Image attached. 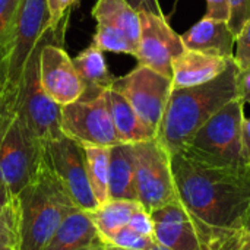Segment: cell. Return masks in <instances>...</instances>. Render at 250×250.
<instances>
[{
	"label": "cell",
	"instance_id": "cell-1",
	"mask_svg": "<svg viewBox=\"0 0 250 250\" xmlns=\"http://www.w3.org/2000/svg\"><path fill=\"white\" fill-rule=\"evenodd\" d=\"M170 155L180 202L208 226L240 229L250 204V168L214 167L183 152Z\"/></svg>",
	"mask_w": 250,
	"mask_h": 250
},
{
	"label": "cell",
	"instance_id": "cell-2",
	"mask_svg": "<svg viewBox=\"0 0 250 250\" xmlns=\"http://www.w3.org/2000/svg\"><path fill=\"white\" fill-rule=\"evenodd\" d=\"M237 97V66L231 60L215 79L171 91L155 139L170 154L180 152L217 111Z\"/></svg>",
	"mask_w": 250,
	"mask_h": 250
},
{
	"label": "cell",
	"instance_id": "cell-3",
	"mask_svg": "<svg viewBox=\"0 0 250 250\" xmlns=\"http://www.w3.org/2000/svg\"><path fill=\"white\" fill-rule=\"evenodd\" d=\"M15 208L16 250H44L66 215L78 207L44 158L37 177L19 193Z\"/></svg>",
	"mask_w": 250,
	"mask_h": 250
},
{
	"label": "cell",
	"instance_id": "cell-4",
	"mask_svg": "<svg viewBox=\"0 0 250 250\" xmlns=\"http://www.w3.org/2000/svg\"><path fill=\"white\" fill-rule=\"evenodd\" d=\"M243 122L245 101L237 97L217 111L180 152L214 167L246 168L242 163Z\"/></svg>",
	"mask_w": 250,
	"mask_h": 250
},
{
	"label": "cell",
	"instance_id": "cell-5",
	"mask_svg": "<svg viewBox=\"0 0 250 250\" xmlns=\"http://www.w3.org/2000/svg\"><path fill=\"white\" fill-rule=\"evenodd\" d=\"M47 37L48 28L28 57L18 85L15 108L16 116L42 144L64 135L62 129V105L48 97L40 79V54Z\"/></svg>",
	"mask_w": 250,
	"mask_h": 250
},
{
	"label": "cell",
	"instance_id": "cell-6",
	"mask_svg": "<svg viewBox=\"0 0 250 250\" xmlns=\"http://www.w3.org/2000/svg\"><path fill=\"white\" fill-rule=\"evenodd\" d=\"M44 160V144L16 116L0 141V177L15 204L19 193L37 177Z\"/></svg>",
	"mask_w": 250,
	"mask_h": 250
},
{
	"label": "cell",
	"instance_id": "cell-7",
	"mask_svg": "<svg viewBox=\"0 0 250 250\" xmlns=\"http://www.w3.org/2000/svg\"><path fill=\"white\" fill-rule=\"evenodd\" d=\"M138 202L149 212L179 199L170 152L154 138L133 144Z\"/></svg>",
	"mask_w": 250,
	"mask_h": 250
},
{
	"label": "cell",
	"instance_id": "cell-8",
	"mask_svg": "<svg viewBox=\"0 0 250 250\" xmlns=\"http://www.w3.org/2000/svg\"><path fill=\"white\" fill-rule=\"evenodd\" d=\"M154 239L171 250H214L220 227L208 226L195 217L180 199L151 212Z\"/></svg>",
	"mask_w": 250,
	"mask_h": 250
},
{
	"label": "cell",
	"instance_id": "cell-9",
	"mask_svg": "<svg viewBox=\"0 0 250 250\" xmlns=\"http://www.w3.org/2000/svg\"><path fill=\"white\" fill-rule=\"evenodd\" d=\"M67 19L59 26H48V37L40 54V79L44 91L60 105L82 98L85 85L73 64V59L63 48Z\"/></svg>",
	"mask_w": 250,
	"mask_h": 250
},
{
	"label": "cell",
	"instance_id": "cell-10",
	"mask_svg": "<svg viewBox=\"0 0 250 250\" xmlns=\"http://www.w3.org/2000/svg\"><path fill=\"white\" fill-rule=\"evenodd\" d=\"M111 88L126 97L144 125L157 136V130L173 91L171 78L164 76L151 67L138 64L127 75L116 78Z\"/></svg>",
	"mask_w": 250,
	"mask_h": 250
},
{
	"label": "cell",
	"instance_id": "cell-11",
	"mask_svg": "<svg viewBox=\"0 0 250 250\" xmlns=\"http://www.w3.org/2000/svg\"><path fill=\"white\" fill-rule=\"evenodd\" d=\"M104 92L62 105V129L66 136L81 145L114 146L120 144Z\"/></svg>",
	"mask_w": 250,
	"mask_h": 250
},
{
	"label": "cell",
	"instance_id": "cell-12",
	"mask_svg": "<svg viewBox=\"0 0 250 250\" xmlns=\"http://www.w3.org/2000/svg\"><path fill=\"white\" fill-rule=\"evenodd\" d=\"M44 158L78 208L94 211L98 207L88 179L85 151L79 142L66 135L48 141L44 144Z\"/></svg>",
	"mask_w": 250,
	"mask_h": 250
},
{
	"label": "cell",
	"instance_id": "cell-13",
	"mask_svg": "<svg viewBox=\"0 0 250 250\" xmlns=\"http://www.w3.org/2000/svg\"><path fill=\"white\" fill-rule=\"evenodd\" d=\"M139 18L141 41L135 56L138 64L173 78V62L186 50L182 35L170 26L164 16L141 12Z\"/></svg>",
	"mask_w": 250,
	"mask_h": 250
},
{
	"label": "cell",
	"instance_id": "cell-14",
	"mask_svg": "<svg viewBox=\"0 0 250 250\" xmlns=\"http://www.w3.org/2000/svg\"><path fill=\"white\" fill-rule=\"evenodd\" d=\"M47 0H21L13 31L12 53L6 70V82L16 86L21 82L29 54L48 28Z\"/></svg>",
	"mask_w": 250,
	"mask_h": 250
},
{
	"label": "cell",
	"instance_id": "cell-15",
	"mask_svg": "<svg viewBox=\"0 0 250 250\" xmlns=\"http://www.w3.org/2000/svg\"><path fill=\"white\" fill-rule=\"evenodd\" d=\"M185 47L208 56L233 59L236 37L229 28L227 21L204 18L182 35Z\"/></svg>",
	"mask_w": 250,
	"mask_h": 250
},
{
	"label": "cell",
	"instance_id": "cell-16",
	"mask_svg": "<svg viewBox=\"0 0 250 250\" xmlns=\"http://www.w3.org/2000/svg\"><path fill=\"white\" fill-rule=\"evenodd\" d=\"M231 60L233 59L208 56L186 48L173 62V89L207 83L220 76Z\"/></svg>",
	"mask_w": 250,
	"mask_h": 250
},
{
	"label": "cell",
	"instance_id": "cell-17",
	"mask_svg": "<svg viewBox=\"0 0 250 250\" xmlns=\"http://www.w3.org/2000/svg\"><path fill=\"white\" fill-rule=\"evenodd\" d=\"M103 245L88 211L75 208L62 221L44 250H88Z\"/></svg>",
	"mask_w": 250,
	"mask_h": 250
},
{
	"label": "cell",
	"instance_id": "cell-18",
	"mask_svg": "<svg viewBox=\"0 0 250 250\" xmlns=\"http://www.w3.org/2000/svg\"><path fill=\"white\" fill-rule=\"evenodd\" d=\"M108 198L138 201L136 161L133 144H117L110 148Z\"/></svg>",
	"mask_w": 250,
	"mask_h": 250
},
{
	"label": "cell",
	"instance_id": "cell-19",
	"mask_svg": "<svg viewBox=\"0 0 250 250\" xmlns=\"http://www.w3.org/2000/svg\"><path fill=\"white\" fill-rule=\"evenodd\" d=\"M104 94L120 142L136 144L155 138V135L144 125V122L139 119L138 113L123 94H120L114 88L105 89Z\"/></svg>",
	"mask_w": 250,
	"mask_h": 250
},
{
	"label": "cell",
	"instance_id": "cell-20",
	"mask_svg": "<svg viewBox=\"0 0 250 250\" xmlns=\"http://www.w3.org/2000/svg\"><path fill=\"white\" fill-rule=\"evenodd\" d=\"M73 64L85 85L82 98L101 95L105 89L111 88L116 81L108 70L103 50H100L94 42L73 59Z\"/></svg>",
	"mask_w": 250,
	"mask_h": 250
},
{
	"label": "cell",
	"instance_id": "cell-21",
	"mask_svg": "<svg viewBox=\"0 0 250 250\" xmlns=\"http://www.w3.org/2000/svg\"><path fill=\"white\" fill-rule=\"evenodd\" d=\"M92 16L97 22H104L120 29L138 53L141 41V18L139 12H136L126 0H97L92 7Z\"/></svg>",
	"mask_w": 250,
	"mask_h": 250
},
{
	"label": "cell",
	"instance_id": "cell-22",
	"mask_svg": "<svg viewBox=\"0 0 250 250\" xmlns=\"http://www.w3.org/2000/svg\"><path fill=\"white\" fill-rule=\"evenodd\" d=\"M141 207L142 205L138 201L108 199L107 202L98 205L94 211L88 212L101 236V240H104L122 227H126L133 212Z\"/></svg>",
	"mask_w": 250,
	"mask_h": 250
},
{
	"label": "cell",
	"instance_id": "cell-23",
	"mask_svg": "<svg viewBox=\"0 0 250 250\" xmlns=\"http://www.w3.org/2000/svg\"><path fill=\"white\" fill-rule=\"evenodd\" d=\"M86 160V171L91 183L92 193L98 205L107 202L108 198V179H110V148L82 145Z\"/></svg>",
	"mask_w": 250,
	"mask_h": 250
},
{
	"label": "cell",
	"instance_id": "cell-24",
	"mask_svg": "<svg viewBox=\"0 0 250 250\" xmlns=\"http://www.w3.org/2000/svg\"><path fill=\"white\" fill-rule=\"evenodd\" d=\"M21 0H0V75L6 76Z\"/></svg>",
	"mask_w": 250,
	"mask_h": 250
},
{
	"label": "cell",
	"instance_id": "cell-25",
	"mask_svg": "<svg viewBox=\"0 0 250 250\" xmlns=\"http://www.w3.org/2000/svg\"><path fill=\"white\" fill-rule=\"evenodd\" d=\"M92 42L103 51L125 53V54H132V56L136 54L135 48L132 47L126 35L120 29L104 22H97V29H95Z\"/></svg>",
	"mask_w": 250,
	"mask_h": 250
},
{
	"label": "cell",
	"instance_id": "cell-26",
	"mask_svg": "<svg viewBox=\"0 0 250 250\" xmlns=\"http://www.w3.org/2000/svg\"><path fill=\"white\" fill-rule=\"evenodd\" d=\"M154 240V237L139 234L129 226H126L113 233L111 236H108L107 239H104L103 243H108L123 250H146Z\"/></svg>",
	"mask_w": 250,
	"mask_h": 250
},
{
	"label": "cell",
	"instance_id": "cell-27",
	"mask_svg": "<svg viewBox=\"0 0 250 250\" xmlns=\"http://www.w3.org/2000/svg\"><path fill=\"white\" fill-rule=\"evenodd\" d=\"M250 21V0H229V28L237 37Z\"/></svg>",
	"mask_w": 250,
	"mask_h": 250
},
{
	"label": "cell",
	"instance_id": "cell-28",
	"mask_svg": "<svg viewBox=\"0 0 250 250\" xmlns=\"http://www.w3.org/2000/svg\"><path fill=\"white\" fill-rule=\"evenodd\" d=\"M12 119H13V117H12ZM12 119L0 129V141H1V138H3L4 130L7 129L9 123L12 122ZM0 221L13 226L15 230H16V208H15V201H13V198L10 196V193H9V190H7V188H6V185H4L3 180H1V177H0Z\"/></svg>",
	"mask_w": 250,
	"mask_h": 250
},
{
	"label": "cell",
	"instance_id": "cell-29",
	"mask_svg": "<svg viewBox=\"0 0 250 250\" xmlns=\"http://www.w3.org/2000/svg\"><path fill=\"white\" fill-rule=\"evenodd\" d=\"M237 50L233 57L239 70H250V21L236 37Z\"/></svg>",
	"mask_w": 250,
	"mask_h": 250
},
{
	"label": "cell",
	"instance_id": "cell-30",
	"mask_svg": "<svg viewBox=\"0 0 250 250\" xmlns=\"http://www.w3.org/2000/svg\"><path fill=\"white\" fill-rule=\"evenodd\" d=\"M16 97H18V88L6 82L0 94V129L15 116Z\"/></svg>",
	"mask_w": 250,
	"mask_h": 250
},
{
	"label": "cell",
	"instance_id": "cell-31",
	"mask_svg": "<svg viewBox=\"0 0 250 250\" xmlns=\"http://www.w3.org/2000/svg\"><path fill=\"white\" fill-rule=\"evenodd\" d=\"M78 3V0H47L48 4V26H59L63 21L69 19L72 7Z\"/></svg>",
	"mask_w": 250,
	"mask_h": 250
},
{
	"label": "cell",
	"instance_id": "cell-32",
	"mask_svg": "<svg viewBox=\"0 0 250 250\" xmlns=\"http://www.w3.org/2000/svg\"><path fill=\"white\" fill-rule=\"evenodd\" d=\"M132 230H135L139 234L154 237V221L151 217V212L146 211L144 207L138 208L133 215L130 217V221L127 224Z\"/></svg>",
	"mask_w": 250,
	"mask_h": 250
},
{
	"label": "cell",
	"instance_id": "cell-33",
	"mask_svg": "<svg viewBox=\"0 0 250 250\" xmlns=\"http://www.w3.org/2000/svg\"><path fill=\"white\" fill-rule=\"evenodd\" d=\"M207 18L229 21V0H207Z\"/></svg>",
	"mask_w": 250,
	"mask_h": 250
},
{
	"label": "cell",
	"instance_id": "cell-34",
	"mask_svg": "<svg viewBox=\"0 0 250 250\" xmlns=\"http://www.w3.org/2000/svg\"><path fill=\"white\" fill-rule=\"evenodd\" d=\"M136 12H146V13H154L158 16H163L161 7L158 0H126Z\"/></svg>",
	"mask_w": 250,
	"mask_h": 250
},
{
	"label": "cell",
	"instance_id": "cell-35",
	"mask_svg": "<svg viewBox=\"0 0 250 250\" xmlns=\"http://www.w3.org/2000/svg\"><path fill=\"white\" fill-rule=\"evenodd\" d=\"M16 248V230L13 226L0 221V249Z\"/></svg>",
	"mask_w": 250,
	"mask_h": 250
},
{
	"label": "cell",
	"instance_id": "cell-36",
	"mask_svg": "<svg viewBox=\"0 0 250 250\" xmlns=\"http://www.w3.org/2000/svg\"><path fill=\"white\" fill-rule=\"evenodd\" d=\"M237 94L245 103H250V70L237 69Z\"/></svg>",
	"mask_w": 250,
	"mask_h": 250
},
{
	"label": "cell",
	"instance_id": "cell-37",
	"mask_svg": "<svg viewBox=\"0 0 250 250\" xmlns=\"http://www.w3.org/2000/svg\"><path fill=\"white\" fill-rule=\"evenodd\" d=\"M242 163L250 168V119H245L242 127Z\"/></svg>",
	"mask_w": 250,
	"mask_h": 250
},
{
	"label": "cell",
	"instance_id": "cell-38",
	"mask_svg": "<svg viewBox=\"0 0 250 250\" xmlns=\"http://www.w3.org/2000/svg\"><path fill=\"white\" fill-rule=\"evenodd\" d=\"M245 233H250V204L245 212V217H243V221H242V227H240Z\"/></svg>",
	"mask_w": 250,
	"mask_h": 250
},
{
	"label": "cell",
	"instance_id": "cell-39",
	"mask_svg": "<svg viewBox=\"0 0 250 250\" xmlns=\"http://www.w3.org/2000/svg\"><path fill=\"white\" fill-rule=\"evenodd\" d=\"M146 250H171V249H168V248L163 246L161 243H158L157 240H154V242L151 243V246H149Z\"/></svg>",
	"mask_w": 250,
	"mask_h": 250
},
{
	"label": "cell",
	"instance_id": "cell-40",
	"mask_svg": "<svg viewBox=\"0 0 250 250\" xmlns=\"http://www.w3.org/2000/svg\"><path fill=\"white\" fill-rule=\"evenodd\" d=\"M4 85H6V76L0 75V94H1V91L4 88Z\"/></svg>",
	"mask_w": 250,
	"mask_h": 250
},
{
	"label": "cell",
	"instance_id": "cell-41",
	"mask_svg": "<svg viewBox=\"0 0 250 250\" xmlns=\"http://www.w3.org/2000/svg\"><path fill=\"white\" fill-rule=\"evenodd\" d=\"M104 250H123V249H120V248H116V246H113V245H108V243H104Z\"/></svg>",
	"mask_w": 250,
	"mask_h": 250
},
{
	"label": "cell",
	"instance_id": "cell-42",
	"mask_svg": "<svg viewBox=\"0 0 250 250\" xmlns=\"http://www.w3.org/2000/svg\"><path fill=\"white\" fill-rule=\"evenodd\" d=\"M88 250H104V243H103V245H100V246H95V248H92V249H88Z\"/></svg>",
	"mask_w": 250,
	"mask_h": 250
},
{
	"label": "cell",
	"instance_id": "cell-43",
	"mask_svg": "<svg viewBox=\"0 0 250 250\" xmlns=\"http://www.w3.org/2000/svg\"><path fill=\"white\" fill-rule=\"evenodd\" d=\"M0 250H16V248H4V249H0Z\"/></svg>",
	"mask_w": 250,
	"mask_h": 250
}]
</instances>
